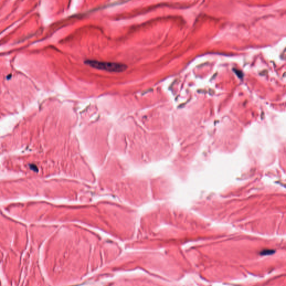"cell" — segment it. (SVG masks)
I'll return each instance as SVG.
<instances>
[{
	"mask_svg": "<svg viewBox=\"0 0 286 286\" xmlns=\"http://www.w3.org/2000/svg\"><path fill=\"white\" fill-rule=\"evenodd\" d=\"M233 70H234V71L235 73L236 74H237V75L239 77V78H243V73H242V72L238 71V70H237V69H234Z\"/></svg>",
	"mask_w": 286,
	"mask_h": 286,
	"instance_id": "obj_2",
	"label": "cell"
},
{
	"mask_svg": "<svg viewBox=\"0 0 286 286\" xmlns=\"http://www.w3.org/2000/svg\"><path fill=\"white\" fill-rule=\"evenodd\" d=\"M87 65L91 67L92 68L108 71L110 72H122L127 69L125 64L113 63V62H105L93 60H87L84 62Z\"/></svg>",
	"mask_w": 286,
	"mask_h": 286,
	"instance_id": "obj_1",
	"label": "cell"
}]
</instances>
